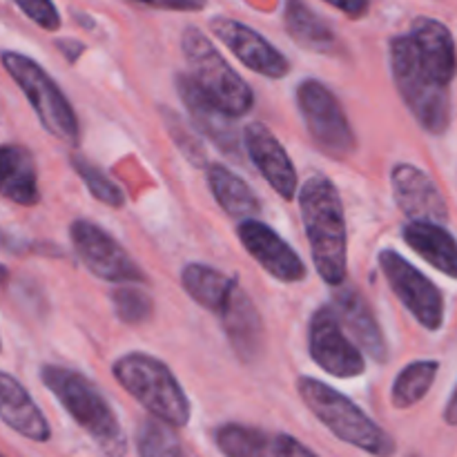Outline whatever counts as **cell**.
<instances>
[{
	"label": "cell",
	"instance_id": "cell-23",
	"mask_svg": "<svg viewBox=\"0 0 457 457\" xmlns=\"http://www.w3.org/2000/svg\"><path fill=\"white\" fill-rule=\"evenodd\" d=\"M237 284L239 281L223 275L217 268L205 266V263L192 262L181 272V286L190 295L192 302H196L205 311L217 312V315L226 308Z\"/></svg>",
	"mask_w": 457,
	"mask_h": 457
},
{
	"label": "cell",
	"instance_id": "cell-12",
	"mask_svg": "<svg viewBox=\"0 0 457 457\" xmlns=\"http://www.w3.org/2000/svg\"><path fill=\"white\" fill-rule=\"evenodd\" d=\"M210 31L254 74L266 79H284L290 71L288 58L250 25H244L235 18L214 16L210 18Z\"/></svg>",
	"mask_w": 457,
	"mask_h": 457
},
{
	"label": "cell",
	"instance_id": "cell-11",
	"mask_svg": "<svg viewBox=\"0 0 457 457\" xmlns=\"http://www.w3.org/2000/svg\"><path fill=\"white\" fill-rule=\"evenodd\" d=\"M76 254L92 275L112 284H145V272L134 263L128 250L103 228L87 219H79L70 228Z\"/></svg>",
	"mask_w": 457,
	"mask_h": 457
},
{
	"label": "cell",
	"instance_id": "cell-32",
	"mask_svg": "<svg viewBox=\"0 0 457 457\" xmlns=\"http://www.w3.org/2000/svg\"><path fill=\"white\" fill-rule=\"evenodd\" d=\"M275 457H312L315 451L303 446L302 442L290 436H275Z\"/></svg>",
	"mask_w": 457,
	"mask_h": 457
},
{
	"label": "cell",
	"instance_id": "cell-4",
	"mask_svg": "<svg viewBox=\"0 0 457 457\" xmlns=\"http://www.w3.org/2000/svg\"><path fill=\"white\" fill-rule=\"evenodd\" d=\"M112 375L150 415L174 428L190 422V400L172 370L161 360L147 353H128L114 361Z\"/></svg>",
	"mask_w": 457,
	"mask_h": 457
},
{
	"label": "cell",
	"instance_id": "cell-18",
	"mask_svg": "<svg viewBox=\"0 0 457 457\" xmlns=\"http://www.w3.org/2000/svg\"><path fill=\"white\" fill-rule=\"evenodd\" d=\"M0 422L25 440L45 445L52 437L47 418L13 375L0 370Z\"/></svg>",
	"mask_w": 457,
	"mask_h": 457
},
{
	"label": "cell",
	"instance_id": "cell-27",
	"mask_svg": "<svg viewBox=\"0 0 457 457\" xmlns=\"http://www.w3.org/2000/svg\"><path fill=\"white\" fill-rule=\"evenodd\" d=\"M437 370H440V364L431 360L413 361V364L404 366L402 373L395 378V382H393V406L395 409H411L418 402H422L427 393L431 391L433 382H436Z\"/></svg>",
	"mask_w": 457,
	"mask_h": 457
},
{
	"label": "cell",
	"instance_id": "cell-38",
	"mask_svg": "<svg viewBox=\"0 0 457 457\" xmlns=\"http://www.w3.org/2000/svg\"><path fill=\"white\" fill-rule=\"evenodd\" d=\"M7 279H9V270L3 266V263H0V286L7 284Z\"/></svg>",
	"mask_w": 457,
	"mask_h": 457
},
{
	"label": "cell",
	"instance_id": "cell-10",
	"mask_svg": "<svg viewBox=\"0 0 457 457\" xmlns=\"http://www.w3.org/2000/svg\"><path fill=\"white\" fill-rule=\"evenodd\" d=\"M308 351L312 361L324 373L337 379H353L364 375L366 360L357 344L348 339L337 312L330 303L320 306L308 326Z\"/></svg>",
	"mask_w": 457,
	"mask_h": 457
},
{
	"label": "cell",
	"instance_id": "cell-39",
	"mask_svg": "<svg viewBox=\"0 0 457 457\" xmlns=\"http://www.w3.org/2000/svg\"><path fill=\"white\" fill-rule=\"evenodd\" d=\"M0 353H3V339H0Z\"/></svg>",
	"mask_w": 457,
	"mask_h": 457
},
{
	"label": "cell",
	"instance_id": "cell-14",
	"mask_svg": "<svg viewBox=\"0 0 457 457\" xmlns=\"http://www.w3.org/2000/svg\"><path fill=\"white\" fill-rule=\"evenodd\" d=\"M241 145L248 152V159L259 170L268 186L286 201H293L299 190V179L288 152L281 145L279 138L263 123L245 125L241 134Z\"/></svg>",
	"mask_w": 457,
	"mask_h": 457
},
{
	"label": "cell",
	"instance_id": "cell-34",
	"mask_svg": "<svg viewBox=\"0 0 457 457\" xmlns=\"http://www.w3.org/2000/svg\"><path fill=\"white\" fill-rule=\"evenodd\" d=\"M330 7L339 9L342 13H346L348 18H361L369 12V0H324Z\"/></svg>",
	"mask_w": 457,
	"mask_h": 457
},
{
	"label": "cell",
	"instance_id": "cell-26",
	"mask_svg": "<svg viewBox=\"0 0 457 457\" xmlns=\"http://www.w3.org/2000/svg\"><path fill=\"white\" fill-rule=\"evenodd\" d=\"M219 451L230 457H263L275 455V436L259 428L241 427V424H223L214 433Z\"/></svg>",
	"mask_w": 457,
	"mask_h": 457
},
{
	"label": "cell",
	"instance_id": "cell-13",
	"mask_svg": "<svg viewBox=\"0 0 457 457\" xmlns=\"http://www.w3.org/2000/svg\"><path fill=\"white\" fill-rule=\"evenodd\" d=\"M237 235H239L245 253L277 281L297 284L306 277V266H303L302 257L270 226L248 217L239 223Z\"/></svg>",
	"mask_w": 457,
	"mask_h": 457
},
{
	"label": "cell",
	"instance_id": "cell-9",
	"mask_svg": "<svg viewBox=\"0 0 457 457\" xmlns=\"http://www.w3.org/2000/svg\"><path fill=\"white\" fill-rule=\"evenodd\" d=\"M379 268L395 297L427 330H440L445 324V297L442 290L395 250L379 253Z\"/></svg>",
	"mask_w": 457,
	"mask_h": 457
},
{
	"label": "cell",
	"instance_id": "cell-17",
	"mask_svg": "<svg viewBox=\"0 0 457 457\" xmlns=\"http://www.w3.org/2000/svg\"><path fill=\"white\" fill-rule=\"evenodd\" d=\"M330 306L337 312L344 330H348L355 337L361 353L370 355V360L384 364L388 360V348L386 342H384L382 328H379L370 306L366 303L364 295L357 288H353V286L342 284V288L335 293V299Z\"/></svg>",
	"mask_w": 457,
	"mask_h": 457
},
{
	"label": "cell",
	"instance_id": "cell-33",
	"mask_svg": "<svg viewBox=\"0 0 457 457\" xmlns=\"http://www.w3.org/2000/svg\"><path fill=\"white\" fill-rule=\"evenodd\" d=\"M137 3L156 9H170V12H201L208 0H137Z\"/></svg>",
	"mask_w": 457,
	"mask_h": 457
},
{
	"label": "cell",
	"instance_id": "cell-31",
	"mask_svg": "<svg viewBox=\"0 0 457 457\" xmlns=\"http://www.w3.org/2000/svg\"><path fill=\"white\" fill-rule=\"evenodd\" d=\"M22 13L45 31H56L61 27V13H58L54 0H13Z\"/></svg>",
	"mask_w": 457,
	"mask_h": 457
},
{
	"label": "cell",
	"instance_id": "cell-3",
	"mask_svg": "<svg viewBox=\"0 0 457 457\" xmlns=\"http://www.w3.org/2000/svg\"><path fill=\"white\" fill-rule=\"evenodd\" d=\"M297 393L302 395L308 411L337 440L346 442V445L355 446V449L370 455L395 453V442H393V437L375 420H370L351 397L344 395V393L335 391L333 386H328V384L320 382L315 378H299Z\"/></svg>",
	"mask_w": 457,
	"mask_h": 457
},
{
	"label": "cell",
	"instance_id": "cell-29",
	"mask_svg": "<svg viewBox=\"0 0 457 457\" xmlns=\"http://www.w3.org/2000/svg\"><path fill=\"white\" fill-rule=\"evenodd\" d=\"M71 165H74L76 174L80 177V181L87 186V190L92 192L94 199L103 201L110 208H123L125 205V195L105 172H103L98 165H94L92 161H87L85 156L74 154L71 156Z\"/></svg>",
	"mask_w": 457,
	"mask_h": 457
},
{
	"label": "cell",
	"instance_id": "cell-5",
	"mask_svg": "<svg viewBox=\"0 0 457 457\" xmlns=\"http://www.w3.org/2000/svg\"><path fill=\"white\" fill-rule=\"evenodd\" d=\"M391 71L402 101L427 132H446L451 120L449 85H442L427 67L420 62L409 34L391 40Z\"/></svg>",
	"mask_w": 457,
	"mask_h": 457
},
{
	"label": "cell",
	"instance_id": "cell-28",
	"mask_svg": "<svg viewBox=\"0 0 457 457\" xmlns=\"http://www.w3.org/2000/svg\"><path fill=\"white\" fill-rule=\"evenodd\" d=\"M137 451L143 457H177L183 453L181 442L174 436V427L154 418V415L138 424Z\"/></svg>",
	"mask_w": 457,
	"mask_h": 457
},
{
	"label": "cell",
	"instance_id": "cell-8",
	"mask_svg": "<svg viewBox=\"0 0 457 457\" xmlns=\"http://www.w3.org/2000/svg\"><path fill=\"white\" fill-rule=\"evenodd\" d=\"M297 105L315 145L330 159H346L355 150V134L342 103L320 80H303L297 89Z\"/></svg>",
	"mask_w": 457,
	"mask_h": 457
},
{
	"label": "cell",
	"instance_id": "cell-22",
	"mask_svg": "<svg viewBox=\"0 0 457 457\" xmlns=\"http://www.w3.org/2000/svg\"><path fill=\"white\" fill-rule=\"evenodd\" d=\"M402 237L424 262L457 279V241L445 226L436 221H411L402 230Z\"/></svg>",
	"mask_w": 457,
	"mask_h": 457
},
{
	"label": "cell",
	"instance_id": "cell-19",
	"mask_svg": "<svg viewBox=\"0 0 457 457\" xmlns=\"http://www.w3.org/2000/svg\"><path fill=\"white\" fill-rule=\"evenodd\" d=\"M409 38L413 43L420 62L442 85L453 83L457 74V52L449 27L445 22L436 21V18H418L411 25Z\"/></svg>",
	"mask_w": 457,
	"mask_h": 457
},
{
	"label": "cell",
	"instance_id": "cell-24",
	"mask_svg": "<svg viewBox=\"0 0 457 457\" xmlns=\"http://www.w3.org/2000/svg\"><path fill=\"white\" fill-rule=\"evenodd\" d=\"M205 179H208V186L214 201L221 205L226 214L237 219H248L259 214V210H262L259 196L254 195L253 187L244 179L230 172L226 165H210L208 172H205Z\"/></svg>",
	"mask_w": 457,
	"mask_h": 457
},
{
	"label": "cell",
	"instance_id": "cell-21",
	"mask_svg": "<svg viewBox=\"0 0 457 457\" xmlns=\"http://www.w3.org/2000/svg\"><path fill=\"white\" fill-rule=\"evenodd\" d=\"M0 195L25 208L40 201L36 161L27 147L0 145Z\"/></svg>",
	"mask_w": 457,
	"mask_h": 457
},
{
	"label": "cell",
	"instance_id": "cell-20",
	"mask_svg": "<svg viewBox=\"0 0 457 457\" xmlns=\"http://www.w3.org/2000/svg\"><path fill=\"white\" fill-rule=\"evenodd\" d=\"M219 317H221L223 328H226V335L237 355L244 361H253L262 348L263 326L257 308L250 302L248 295L241 290L239 284L235 286L226 308L219 312Z\"/></svg>",
	"mask_w": 457,
	"mask_h": 457
},
{
	"label": "cell",
	"instance_id": "cell-15",
	"mask_svg": "<svg viewBox=\"0 0 457 457\" xmlns=\"http://www.w3.org/2000/svg\"><path fill=\"white\" fill-rule=\"evenodd\" d=\"M391 186L395 204L411 221L445 223L449 219V208L440 187L418 165H395L391 172Z\"/></svg>",
	"mask_w": 457,
	"mask_h": 457
},
{
	"label": "cell",
	"instance_id": "cell-36",
	"mask_svg": "<svg viewBox=\"0 0 457 457\" xmlns=\"http://www.w3.org/2000/svg\"><path fill=\"white\" fill-rule=\"evenodd\" d=\"M56 45H58V52H61L70 62L79 61L80 54L85 52V45L80 43V40H74V38H62V40H58Z\"/></svg>",
	"mask_w": 457,
	"mask_h": 457
},
{
	"label": "cell",
	"instance_id": "cell-2",
	"mask_svg": "<svg viewBox=\"0 0 457 457\" xmlns=\"http://www.w3.org/2000/svg\"><path fill=\"white\" fill-rule=\"evenodd\" d=\"M40 382L61 402L71 420L96 442L103 453L123 455L128 451V442L114 409L85 375L47 364L40 369Z\"/></svg>",
	"mask_w": 457,
	"mask_h": 457
},
{
	"label": "cell",
	"instance_id": "cell-37",
	"mask_svg": "<svg viewBox=\"0 0 457 457\" xmlns=\"http://www.w3.org/2000/svg\"><path fill=\"white\" fill-rule=\"evenodd\" d=\"M445 420H446V424H451V427H457V386H455L453 395H451L449 404H446V409H445Z\"/></svg>",
	"mask_w": 457,
	"mask_h": 457
},
{
	"label": "cell",
	"instance_id": "cell-7",
	"mask_svg": "<svg viewBox=\"0 0 457 457\" xmlns=\"http://www.w3.org/2000/svg\"><path fill=\"white\" fill-rule=\"evenodd\" d=\"M4 71L16 80L21 92L25 94L29 105L34 107L36 116L43 123V128L49 134L76 145L80 137V125L76 119V112L62 89L58 87L56 80L34 61L18 52H3L0 54Z\"/></svg>",
	"mask_w": 457,
	"mask_h": 457
},
{
	"label": "cell",
	"instance_id": "cell-1",
	"mask_svg": "<svg viewBox=\"0 0 457 457\" xmlns=\"http://www.w3.org/2000/svg\"><path fill=\"white\" fill-rule=\"evenodd\" d=\"M297 192L317 272L326 284L342 286L348 277V235L337 186L324 174H312Z\"/></svg>",
	"mask_w": 457,
	"mask_h": 457
},
{
	"label": "cell",
	"instance_id": "cell-16",
	"mask_svg": "<svg viewBox=\"0 0 457 457\" xmlns=\"http://www.w3.org/2000/svg\"><path fill=\"white\" fill-rule=\"evenodd\" d=\"M177 89L183 105H186L187 114H190L192 123H195V128L199 129L204 137H208L219 150L239 161L241 137L239 132H237L235 119H232L230 114H226L217 103L210 101V98L196 87V83L192 80L190 74L177 76Z\"/></svg>",
	"mask_w": 457,
	"mask_h": 457
},
{
	"label": "cell",
	"instance_id": "cell-35",
	"mask_svg": "<svg viewBox=\"0 0 457 457\" xmlns=\"http://www.w3.org/2000/svg\"><path fill=\"white\" fill-rule=\"evenodd\" d=\"M29 248H31L29 241L21 239V237L13 235V232L3 230V228H0V250H4V253L9 254H22Z\"/></svg>",
	"mask_w": 457,
	"mask_h": 457
},
{
	"label": "cell",
	"instance_id": "cell-6",
	"mask_svg": "<svg viewBox=\"0 0 457 457\" xmlns=\"http://www.w3.org/2000/svg\"><path fill=\"white\" fill-rule=\"evenodd\" d=\"M181 49L190 65L192 80L210 101L217 103L232 119H241L253 110V87L221 56V52L210 43L204 31L187 27L181 36Z\"/></svg>",
	"mask_w": 457,
	"mask_h": 457
},
{
	"label": "cell",
	"instance_id": "cell-30",
	"mask_svg": "<svg viewBox=\"0 0 457 457\" xmlns=\"http://www.w3.org/2000/svg\"><path fill=\"white\" fill-rule=\"evenodd\" d=\"M112 306H114L116 317H119L123 324H143L152 317L154 312V303L152 297L145 290L138 288V284H120V288H116L112 293Z\"/></svg>",
	"mask_w": 457,
	"mask_h": 457
},
{
	"label": "cell",
	"instance_id": "cell-25",
	"mask_svg": "<svg viewBox=\"0 0 457 457\" xmlns=\"http://www.w3.org/2000/svg\"><path fill=\"white\" fill-rule=\"evenodd\" d=\"M284 22L288 34L306 49L330 54L337 47L339 40L328 22L317 16L303 0H286Z\"/></svg>",
	"mask_w": 457,
	"mask_h": 457
}]
</instances>
